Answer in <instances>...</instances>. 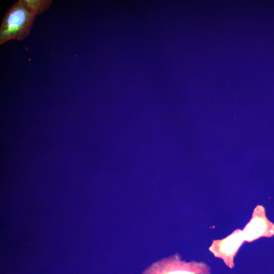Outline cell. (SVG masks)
<instances>
[{
	"label": "cell",
	"mask_w": 274,
	"mask_h": 274,
	"mask_svg": "<svg viewBox=\"0 0 274 274\" xmlns=\"http://www.w3.org/2000/svg\"><path fill=\"white\" fill-rule=\"evenodd\" d=\"M37 15L19 0L6 12L0 27V44L23 41L30 32Z\"/></svg>",
	"instance_id": "obj_1"
},
{
	"label": "cell",
	"mask_w": 274,
	"mask_h": 274,
	"mask_svg": "<svg viewBox=\"0 0 274 274\" xmlns=\"http://www.w3.org/2000/svg\"><path fill=\"white\" fill-rule=\"evenodd\" d=\"M244 242L243 231L237 229L224 238L213 240L209 250L215 257L222 259L232 268L234 266V257Z\"/></svg>",
	"instance_id": "obj_2"
},
{
	"label": "cell",
	"mask_w": 274,
	"mask_h": 274,
	"mask_svg": "<svg viewBox=\"0 0 274 274\" xmlns=\"http://www.w3.org/2000/svg\"><path fill=\"white\" fill-rule=\"evenodd\" d=\"M242 231L245 242L250 243L261 237L273 236L274 224L266 218L264 208L258 205L254 210L250 221Z\"/></svg>",
	"instance_id": "obj_3"
},
{
	"label": "cell",
	"mask_w": 274,
	"mask_h": 274,
	"mask_svg": "<svg viewBox=\"0 0 274 274\" xmlns=\"http://www.w3.org/2000/svg\"><path fill=\"white\" fill-rule=\"evenodd\" d=\"M180 256L176 255L168 260L171 266L165 274H210V268L204 263L181 261Z\"/></svg>",
	"instance_id": "obj_4"
},
{
	"label": "cell",
	"mask_w": 274,
	"mask_h": 274,
	"mask_svg": "<svg viewBox=\"0 0 274 274\" xmlns=\"http://www.w3.org/2000/svg\"><path fill=\"white\" fill-rule=\"evenodd\" d=\"M36 15L48 10L52 3L51 0H21Z\"/></svg>",
	"instance_id": "obj_5"
}]
</instances>
